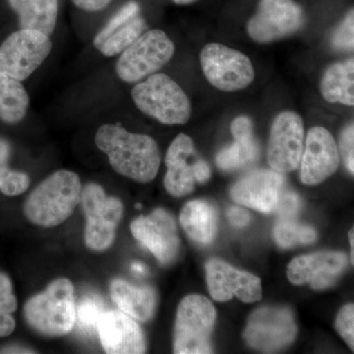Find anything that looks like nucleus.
Listing matches in <instances>:
<instances>
[{
    "mask_svg": "<svg viewBox=\"0 0 354 354\" xmlns=\"http://www.w3.org/2000/svg\"><path fill=\"white\" fill-rule=\"evenodd\" d=\"M95 145L109 157L113 171L140 183L157 176L160 153L157 142L145 134H134L118 124H104L95 134Z\"/></svg>",
    "mask_w": 354,
    "mask_h": 354,
    "instance_id": "1",
    "label": "nucleus"
},
{
    "mask_svg": "<svg viewBox=\"0 0 354 354\" xmlns=\"http://www.w3.org/2000/svg\"><path fill=\"white\" fill-rule=\"evenodd\" d=\"M82 189L80 177L75 172L55 171L28 196L25 216L39 227H57L68 220L80 204Z\"/></svg>",
    "mask_w": 354,
    "mask_h": 354,
    "instance_id": "2",
    "label": "nucleus"
},
{
    "mask_svg": "<svg viewBox=\"0 0 354 354\" xmlns=\"http://www.w3.org/2000/svg\"><path fill=\"white\" fill-rule=\"evenodd\" d=\"M26 321L39 334L60 337L69 334L75 325L74 286L68 279H55L44 292L28 300Z\"/></svg>",
    "mask_w": 354,
    "mask_h": 354,
    "instance_id": "3",
    "label": "nucleus"
},
{
    "mask_svg": "<svg viewBox=\"0 0 354 354\" xmlns=\"http://www.w3.org/2000/svg\"><path fill=\"white\" fill-rule=\"evenodd\" d=\"M135 106L146 115L167 125H183L192 113L189 97L171 77L155 73L133 88Z\"/></svg>",
    "mask_w": 354,
    "mask_h": 354,
    "instance_id": "4",
    "label": "nucleus"
},
{
    "mask_svg": "<svg viewBox=\"0 0 354 354\" xmlns=\"http://www.w3.org/2000/svg\"><path fill=\"white\" fill-rule=\"evenodd\" d=\"M216 319L215 306L208 298L199 295L184 297L176 312L174 353H211V335Z\"/></svg>",
    "mask_w": 354,
    "mask_h": 354,
    "instance_id": "5",
    "label": "nucleus"
},
{
    "mask_svg": "<svg viewBox=\"0 0 354 354\" xmlns=\"http://www.w3.org/2000/svg\"><path fill=\"white\" fill-rule=\"evenodd\" d=\"M80 203L86 216V245L99 252L108 250L123 216L122 202L108 196L99 184L88 183L82 189Z\"/></svg>",
    "mask_w": 354,
    "mask_h": 354,
    "instance_id": "6",
    "label": "nucleus"
},
{
    "mask_svg": "<svg viewBox=\"0 0 354 354\" xmlns=\"http://www.w3.org/2000/svg\"><path fill=\"white\" fill-rule=\"evenodd\" d=\"M174 53L176 46L164 31L144 32L121 53L116 62V73L124 82H138L169 64Z\"/></svg>",
    "mask_w": 354,
    "mask_h": 354,
    "instance_id": "7",
    "label": "nucleus"
},
{
    "mask_svg": "<svg viewBox=\"0 0 354 354\" xmlns=\"http://www.w3.org/2000/svg\"><path fill=\"white\" fill-rule=\"evenodd\" d=\"M200 64L208 82L223 92H237L248 87L255 79L249 57L223 44H207L200 53Z\"/></svg>",
    "mask_w": 354,
    "mask_h": 354,
    "instance_id": "8",
    "label": "nucleus"
},
{
    "mask_svg": "<svg viewBox=\"0 0 354 354\" xmlns=\"http://www.w3.org/2000/svg\"><path fill=\"white\" fill-rule=\"evenodd\" d=\"M50 36L32 29L13 32L0 46V72L18 81L26 80L50 55Z\"/></svg>",
    "mask_w": 354,
    "mask_h": 354,
    "instance_id": "9",
    "label": "nucleus"
},
{
    "mask_svg": "<svg viewBox=\"0 0 354 354\" xmlns=\"http://www.w3.org/2000/svg\"><path fill=\"white\" fill-rule=\"evenodd\" d=\"M305 16L295 0H261L246 26L256 43L270 44L288 38L304 27Z\"/></svg>",
    "mask_w": 354,
    "mask_h": 354,
    "instance_id": "10",
    "label": "nucleus"
},
{
    "mask_svg": "<svg viewBox=\"0 0 354 354\" xmlns=\"http://www.w3.org/2000/svg\"><path fill=\"white\" fill-rule=\"evenodd\" d=\"M297 333V324L290 309L263 307L249 317L243 337L250 348L270 353L290 346Z\"/></svg>",
    "mask_w": 354,
    "mask_h": 354,
    "instance_id": "11",
    "label": "nucleus"
},
{
    "mask_svg": "<svg viewBox=\"0 0 354 354\" xmlns=\"http://www.w3.org/2000/svg\"><path fill=\"white\" fill-rule=\"evenodd\" d=\"M304 148V124L295 111H283L272 121L268 144V164L272 171L288 174L297 169Z\"/></svg>",
    "mask_w": 354,
    "mask_h": 354,
    "instance_id": "12",
    "label": "nucleus"
},
{
    "mask_svg": "<svg viewBox=\"0 0 354 354\" xmlns=\"http://www.w3.org/2000/svg\"><path fill=\"white\" fill-rule=\"evenodd\" d=\"M137 241L153 253L162 265L171 264L178 255L180 239L174 216L164 209L141 216L130 225Z\"/></svg>",
    "mask_w": 354,
    "mask_h": 354,
    "instance_id": "13",
    "label": "nucleus"
},
{
    "mask_svg": "<svg viewBox=\"0 0 354 354\" xmlns=\"http://www.w3.org/2000/svg\"><path fill=\"white\" fill-rule=\"evenodd\" d=\"M207 283L212 297L218 302L236 297L245 304L262 298V283L258 277L235 269L225 261L209 260L206 264Z\"/></svg>",
    "mask_w": 354,
    "mask_h": 354,
    "instance_id": "14",
    "label": "nucleus"
},
{
    "mask_svg": "<svg viewBox=\"0 0 354 354\" xmlns=\"http://www.w3.org/2000/svg\"><path fill=\"white\" fill-rule=\"evenodd\" d=\"M341 162L339 147L329 130L312 127L302 153L300 179L306 185H317L332 176Z\"/></svg>",
    "mask_w": 354,
    "mask_h": 354,
    "instance_id": "15",
    "label": "nucleus"
},
{
    "mask_svg": "<svg viewBox=\"0 0 354 354\" xmlns=\"http://www.w3.org/2000/svg\"><path fill=\"white\" fill-rule=\"evenodd\" d=\"M342 252H318L295 258L288 267V278L295 286L309 283L313 290H322L335 285L348 266Z\"/></svg>",
    "mask_w": 354,
    "mask_h": 354,
    "instance_id": "16",
    "label": "nucleus"
},
{
    "mask_svg": "<svg viewBox=\"0 0 354 354\" xmlns=\"http://www.w3.org/2000/svg\"><path fill=\"white\" fill-rule=\"evenodd\" d=\"M97 330L104 351L109 354H138L146 351L143 332L135 319L118 310L102 311Z\"/></svg>",
    "mask_w": 354,
    "mask_h": 354,
    "instance_id": "17",
    "label": "nucleus"
},
{
    "mask_svg": "<svg viewBox=\"0 0 354 354\" xmlns=\"http://www.w3.org/2000/svg\"><path fill=\"white\" fill-rule=\"evenodd\" d=\"M283 174L274 171H256L237 181L232 188V197L235 202L262 212L272 213L283 192Z\"/></svg>",
    "mask_w": 354,
    "mask_h": 354,
    "instance_id": "18",
    "label": "nucleus"
},
{
    "mask_svg": "<svg viewBox=\"0 0 354 354\" xmlns=\"http://www.w3.org/2000/svg\"><path fill=\"white\" fill-rule=\"evenodd\" d=\"M194 143L188 135H177L165 156L167 171L165 176V188L174 197H183L190 194L195 187V162L189 164L188 160L196 156Z\"/></svg>",
    "mask_w": 354,
    "mask_h": 354,
    "instance_id": "19",
    "label": "nucleus"
},
{
    "mask_svg": "<svg viewBox=\"0 0 354 354\" xmlns=\"http://www.w3.org/2000/svg\"><path fill=\"white\" fill-rule=\"evenodd\" d=\"M234 142L216 156V164L223 171H236L252 164L259 156L256 140L253 135V122L246 115L235 118L230 125Z\"/></svg>",
    "mask_w": 354,
    "mask_h": 354,
    "instance_id": "20",
    "label": "nucleus"
},
{
    "mask_svg": "<svg viewBox=\"0 0 354 354\" xmlns=\"http://www.w3.org/2000/svg\"><path fill=\"white\" fill-rule=\"evenodd\" d=\"M111 297L121 311L141 322L151 320L157 307V293L151 286H133L124 279L111 281Z\"/></svg>",
    "mask_w": 354,
    "mask_h": 354,
    "instance_id": "21",
    "label": "nucleus"
},
{
    "mask_svg": "<svg viewBox=\"0 0 354 354\" xmlns=\"http://www.w3.org/2000/svg\"><path fill=\"white\" fill-rule=\"evenodd\" d=\"M181 225L192 241L211 243L218 230V214L209 203L203 200L188 202L179 216Z\"/></svg>",
    "mask_w": 354,
    "mask_h": 354,
    "instance_id": "22",
    "label": "nucleus"
},
{
    "mask_svg": "<svg viewBox=\"0 0 354 354\" xmlns=\"http://www.w3.org/2000/svg\"><path fill=\"white\" fill-rule=\"evenodd\" d=\"M320 92L326 102L353 106V58L337 62L325 70L320 81Z\"/></svg>",
    "mask_w": 354,
    "mask_h": 354,
    "instance_id": "23",
    "label": "nucleus"
},
{
    "mask_svg": "<svg viewBox=\"0 0 354 354\" xmlns=\"http://www.w3.org/2000/svg\"><path fill=\"white\" fill-rule=\"evenodd\" d=\"M8 3L19 15L21 29L37 30L48 36L55 31L57 0H8Z\"/></svg>",
    "mask_w": 354,
    "mask_h": 354,
    "instance_id": "24",
    "label": "nucleus"
},
{
    "mask_svg": "<svg viewBox=\"0 0 354 354\" xmlns=\"http://www.w3.org/2000/svg\"><path fill=\"white\" fill-rule=\"evenodd\" d=\"M29 104V95L20 81L0 72V120L9 124L19 122Z\"/></svg>",
    "mask_w": 354,
    "mask_h": 354,
    "instance_id": "25",
    "label": "nucleus"
},
{
    "mask_svg": "<svg viewBox=\"0 0 354 354\" xmlns=\"http://www.w3.org/2000/svg\"><path fill=\"white\" fill-rule=\"evenodd\" d=\"M146 28L143 18L136 16L115 30L97 50L106 57H114L129 48L145 32Z\"/></svg>",
    "mask_w": 354,
    "mask_h": 354,
    "instance_id": "26",
    "label": "nucleus"
},
{
    "mask_svg": "<svg viewBox=\"0 0 354 354\" xmlns=\"http://www.w3.org/2000/svg\"><path fill=\"white\" fill-rule=\"evenodd\" d=\"M274 241L281 248L313 243L317 234L313 228L299 225L292 218H281L274 228Z\"/></svg>",
    "mask_w": 354,
    "mask_h": 354,
    "instance_id": "27",
    "label": "nucleus"
},
{
    "mask_svg": "<svg viewBox=\"0 0 354 354\" xmlns=\"http://www.w3.org/2000/svg\"><path fill=\"white\" fill-rule=\"evenodd\" d=\"M139 12L140 6L137 2L131 1L127 3V6H123L122 8L109 21L108 24L104 26L101 31L97 32V36L95 37L94 44L95 48H99V46H101L115 30L120 28L121 26L124 25L128 21L138 16Z\"/></svg>",
    "mask_w": 354,
    "mask_h": 354,
    "instance_id": "28",
    "label": "nucleus"
},
{
    "mask_svg": "<svg viewBox=\"0 0 354 354\" xmlns=\"http://www.w3.org/2000/svg\"><path fill=\"white\" fill-rule=\"evenodd\" d=\"M102 312V305L97 300L86 298L77 307L75 321H78L80 328L86 332L97 330V322Z\"/></svg>",
    "mask_w": 354,
    "mask_h": 354,
    "instance_id": "29",
    "label": "nucleus"
},
{
    "mask_svg": "<svg viewBox=\"0 0 354 354\" xmlns=\"http://www.w3.org/2000/svg\"><path fill=\"white\" fill-rule=\"evenodd\" d=\"M332 44L342 50H353L354 46V12L353 9L346 16L333 34Z\"/></svg>",
    "mask_w": 354,
    "mask_h": 354,
    "instance_id": "30",
    "label": "nucleus"
},
{
    "mask_svg": "<svg viewBox=\"0 0 354 354\" xmlns=\"http://www.w3.org/2000/svg\"><path fill=\"white\" fill-rule=\"evenodd\" d=\"M30 186V177L25 172L9 169L0 183V191L6 196H17L27 191Z\"/></svg>",
    "mask_w": 354,
    "mask_h": 354,
    "instance_id": "31",
    "label": "nucleus"
},
{
    "mask_svg": "<svg viewBox=\"0 0 354 354\" xmlns=\"http://www.w3.org/2000/svg\"><path fill=\"white\" fill-rule=\"evenodd\" d=\"M335 329L341 335L342 339L348 344L349 348L354 349V305L346 304L339 312L335 321Z\"/></svg>",
    "mask_w": 354,
    "mask_h": 354,
    "instance_id": "32",
    "label": "nucleus"
},
{
    "mask_svg": "<svg viewBox=\"0 0 354 354\" xmlns=\"http://www.w3.org/2000/svg\"><path fill=\"white\" fill-rule=\"evenodd\" d=\"M339 156L351 174H354V127L353 123L344 128L339 138Z\"/></svg>",
    "mask_w": 354,
    "mask_h": 354,
    "instance_id": "33",
    "label": "nucleus"
},
{
    "mask_svg": "<svg viewBox=\"0 0 354 354\" xmlns=\"http://www.w3.org/2000/svg\"><path fill=\"white\" fill-rule=\"evenodd\" d=\"M301 208V200L295 192H281L276 211L281 218H293Z\"/></svg>",
    "mask_w": 354,
    "mask_h": 354,
    "instance_id": "34",
    "label": "nucleus"
},
{
    "mask_svg": "<svg viewBox=\"0 0 354 354\" xmlns=\"http://www.w3.org/2000/svg\"><path fill=\"white\" fill-rule=\"evenodd\" d=\"M0 308L9 313H14L17 309V298L13 292L11 279L4 272H0Z\"/></svg>",
    "mask_w": 354,
    "mask_h": 354,
    "instance_id": "35",
    "label": "nucleus"
},
{
    "mask_svg": "<svg viewBox=\"0 0 354 354\" xmlns=\"http://www.w3.org/2000/svg\"><path fill=\"white\" fill-rule=\"evenodd\" d=\"M227 218L230 223L235 227H246L250 221V216L246 209L241 207H232L227 211Z\"/></svg>",
    "mask_w": 354,
    "mask_h": 354,
    "instance_id": "36",
    "label": "nucleus"
},
{
    "mask_svg": "<svg viewBox=\"0 0 354 354\" xmlns=\"http://www.w3.org/2000/svg\"><path fill=\"white\" fill-rule=\"evenodd\" d=\"M16 323L12 313L0 308V337H8L15 330Z\"/></svg>",
    "mask_w": 354,
    "mask_h": 354,
    "instance_id": "37",
    "label": "nucleus"
},
{
    "mask_svg": "<svg viewBox=\"0 0 354 354\" xmlns=\"http://www.w3.org/2000/svg\"><path fill=\"white\" fill-rule=\"evenodd\" d=\"M111 0H72L78 8L88 12H95L102 10L109 6Z\"/></svg>",
    "mask_w": 354,
    "mask_h": 354,
    "instance_id": "38",
    "label": "nucleus"
},
{
    "mask_svg": "<svg viewBox=\"0 0 354 354\" xmlns=\"http://www.w3.org/2000/svg\"><path fill=\"white\" fill-rule=\"evenodd\" d=\"M195 180L198 183H205L211 177V169L202 158H198L194 167Z\"/></svg>",
    "mask_w": 354,
    "mask_h": 354,
    "instance_id": "39",
    "label": "nucleus"
},
{
    "mask_svg": "<svg viewBox=\"0 0 354 354\" xmlns=\"http://www.w3.org/2000/svg\"><path fill=\"white\" fill-rule=\"evenodd\" d=\"M9 155H10V146L6 140L0 139V183L7 171H9L8 167H7Z\"/></svg>",
    "mask_w": 354,
    "mask_h": 354,
    "instance_id": "40",
    "label": "nucleus"
},
{
    "mask_svg": "<svg viewBox=\"0 0 354 354\" xmlns=\"http://www.w3.org/2000/svg\"><path fill=\"white\" fill-rule=\"evenodd\" d=\"M354 234H353V228L349 232V243H351V263L353 264L354 259Z\"/></svg>",
    "mask_w": 354,
    "mask_h": 354,
    "instance_id": "41",
    "label": "nucleus"
},
{
    "mask_svg": "<svg viewBox=\"0 0 354 354\" xmlns=\"http://www.w3.org/2000/svg\"><path fill=\"white\" fill-rule=\"evenodd\" d=\"M132 270L134 272H139V274L145 272V267L143 265L138 264V263L132 266Z\"/></svg>",
    "mask_w": 354,
    "mask_h": 354,
    "instance_id": "42",
    "label": "nucleus"
},
{
    "mask_svg": "<svg viewBox=\"0 0 354 354\" xmlns=\"http://www.w3.org/2000/svg\"><path fill=\"white\" fill-rule=\"evenodd\" d=\"M172 1L178 6H187V4L194 3L197 0H172Z\"/></svg>",
    "mask_w": 354,
    "mask_h": 354,
    "instance_id": "43",
    "label": "nucleus"
}]
</instances>
